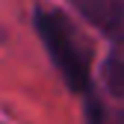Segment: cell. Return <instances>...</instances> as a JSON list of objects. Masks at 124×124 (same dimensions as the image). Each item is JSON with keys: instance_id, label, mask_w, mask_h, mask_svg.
<instances>
[{"instance_id": "1", "label": "cell", "mask_w": 124, "mask_h": 124, "mask_svg": "<svg viewBox=\"0 0 124 124\" xmlns=\"http://www.w3.org/2000/svg\"><path fill=\"white\" fill-rule=\"evenodd\" d=\"M36 33L44 41V50L50 53L56 71L68 83L71 92H89V50L77 41V33L59 12L36 9Z\"/></svg>"}, {"instance_id": "2", "label": "cell", "mask_w": 124, "mask_h": 124, "mask_svg": "<svg viewBox=\"0 0 124 124\" xmlns=\"http://www.w3.org/2000/svg\"><path fill=\"white\" fill-rule=\"evenodd\" d=\"M71 6L106 36H124V0H71Z\"/></svg>"}, {"instance_id": "3", "label": "cell", "mask_w": 124, "mask_h": 124, "mask_svg": "<svg viewBox=\"0 0 124 124\" xmlns=\"http://www.w3.org/2000/svg\"><path fill=\"white\" fill-rule=\"evenodd\" d=\"M103 83L112 95L124 98V47H115L103 62Z\"/></svg>"}]
</instances>
